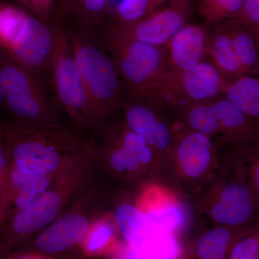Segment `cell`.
Returning <instances> with one entry per match:
<instances>
[{"mask_svg": "<svg viewBox=\"0 0 259 259\" xmlns=\"http://www.w3.org/2000/svg\"><path fill=\"white\" fill-rule=\"evenodd\" d=\"M120 107L126 126L143 136L151 148L163 151L170 146L171 131L158 112L161 107L148 99L127 94H124Z\"/></svg>", "mask_w": 259, "mask_h": 259, "instance_id": "obj_10", "label": "cell"}, {"mask_svg": "<svg viewBox=\"0 0 259 259\" xmlns=\"http://www.w3.org/2000/svg\"><path fill=\"white\" fill-rule=\"evenodd\" d=\"M101 40L117 65L124 94L146 97L167 71L164 47L131 40Z\"/></svg>", "mask_w": 259, "mask_h": 259, "instance_id": "obj_7", "label": "cell"}, {"mask_svg": "<svg viewBox=\"0 0 259 259\" xmlns=\"http://www.w3.org/2000/svg\"><path fill=\"white\" fill-rule=\"evenodd\" d=\"M147 217L151 230L171 233L178 229L183 221L180 209L175 207L151 211L147 214Z\"/></svg>", "mask_w": 259, "mask_h": 259, "instance_id": "obj_29", "label": "cell"}, {"mask_svg": "<svg viewBox=\"0 0 259 259\" xmlns=\"http://www.w3.org/2000/svg\"><path fill=\"white\" fill-rule=\"evenodd\" d=\"M114 238L113 229L107 223H102L94 227L83 238V247L90 255L103 253L111 244Z\"/></svg>", "mask_w": 259, "mask_h": 259, "instance_id": "obj_28", "label": "cell"}, {"mask_svg": "<svg viewBox=\"0 0 259 259\" xmlns=\"http://www.w3.org/2000/svg\"><path fill=\"white\" fill-rule=\"evenodd\" d=\"M0 107L20 125L55 122L45 88L27 70L0 51Z\"/></svg>", "mask_w": 259, "mask_h": 259, "instance_id": "obj_6", "label": "cell"}, {"mask_svg": "<svg viewBox=\"0 0 259 259\" xmlns=\"http://www.w3.org/2000/svg\"><path fill=\"white\" fill-rule=\"evenodd\" d=\"M76 64L97 120L120 106L124 86L113 58L93 30L71 29Z\"/></svg>", "mask_w": 259, "mask_h": 259, "instance_id": "obj_2", "label": "cell"}, {"mask_svg": "<svg viewBox=\"0 0 259 259\" xmlns=\"http://www.w3.org/2000/svg\"><path fill=\"white\" fill-rule=\"evenodd\" d=\"M5 146L11 166L30 175H54L64 160L66 150L81 146V141L56 123L11 126L4 131Z\"/></svg>", "mask_w": 259, "mask_h": 259, "instance_id": "obj_3", "label": "cell"}, {"mask_svg": "<svg viewBox=\"0 0 259 259\" xmlns=\"http://www.w3.org/2000/svg\"><path fill=\"white\" fill-rule=\"evenodd\" d=\"M54 35L52 25L17 4L0 3V51L46 88Z\"/></svg>", "mask_w": 259, "mask_h": 259, "instance_id": "obj_1", "label": "cell"}, {"mask_svg": "<svg viewBox=\"0 0 259 259\" xmlns=\"http://www.w3.org/2000/svg\"><path fill=\"white\" fill-rule=\"evenodd\" d=\"M13 259H47L45 257L41 256V255L35 254H25L20 255V256L16 257Z\"/></svg>", "mask_w": 259, "mask_h": 259, "instance_id": "obj_35", "label": "cell"}, {"mask_svg": "<svg viewBox=\"0 0 259 259\" xmlns=\"http://www.w3.org/2000/svg\"><path fill=\"white\" fill-rule=\"evenodd\" d=\"M57 0H31L30 13L51 25L55 17Z\"/></svg>", "mask_w": 259, "mask_h": 259, "instance_id": "obj_33", "label": "cell"}, {"mask_svg": "<svg viewBox=\"0 0 259 259\" xmlns=\"http://www.w3.org/2000/svg\"><path fill=\"white\" fill-rule=\"evenodd\" d=\"M54 42L49 66V82L54 98L76 123L90 126L98 122L75 60L71 29L58 19L52 24Z\"/></svg>", "mask_w": 259, "mask_h": 259, "instance_id": "obj_4", "label": "cell"}, {"mask_svg": "<svg viewBox=\"0 0 259 259\" xmlns=\"http://www.w3.org/2000/svg\"><path fill=\"white\" fill-rule=\"evenodd\" d=\"M4 249V245H3V243H0V259L3 258V250Z\"/></svg>", "mask_w": 259, "mask_h": 259, "instance_id": "obj_36", "label": "cell"}, {"mask_svg": "<svg viewBox=\"0 0 259 259\" xmlns=\"http://www.w3.org/2000/svg\"><path fill=\"white\" fill-rule=\"evenodd\" d=\"M222 97L259 122V76L244 74L227 80Z\"/></svg>", "mask_w": 259, "mask_h": 259, "instance_id": "obj_20", "label": "cell"}, {"mask_svg": "<svg viewBox=\"0 0 259 259\" xmlns=\"http://www.w3.org/2000/svg\"><path fill=\"white\" fill-rule=\"evenodd\" d=\"M212 141L207 135L194 129L183 135L178 141L177 154L186 175L192 178L202 176L212 159Z\"/></svg>", "mask_w": 259, "mask_h": 259, "instance_id": "obj_16", "label": "cell"}, {"mask_svg": "<svg viewBox=\"0 0 259 259\" xmlns=\"http://www.w3.org/2000/svg\"><path fill=\"white\" fill-rule=\"evenodd\" d=\"M246 146L250 150L252 154L255 156V158L250 159L251 163L247 173L248 182L245 184L249 187L259 203V141Z\"/></svg>", "mask_w": 259, "mask_h": 259, "instance_id": "obj_31", "label": "cell"}, {"mask_svg": "<svg viewBox=\"0 0 259 259\" xmlns=\"http://www.w3.org/2000/svg\"><path fill=\"white\" fill-rule=\"evenodd\" d=\"M234 20L259 32V0H248L244 8Z\"/></svg>", "mask_w": 259, "mask_h": 259, "instance_id": "obj_32", "label": "cell"}, {"mask_svg": "<svg viewBox=\"0 0 259 259\" xmlns=\"http://www.w3.org/2000/svg\"><path fill=\"white\" fill-rule=\"evenodd\" d=\"M248 0H199L197 10L207 24L221 23L234 19Z\"/></svg>", "mask_w": 259, "mask_h": 259, "instance_id": "obj_25", "label": "cell"}, {"mask_svg": "<svg viewBox=\"0 0 259 259\" xmlns=\"http://www.w3.org/2000/svg\"><path fill=\"white\" fill-rule=\"evenodd\" d=\"M194 11L193 0H175L163 9L134 23L105 27L101 38L164 47L181 28L189 23Z\"/></svg>", "mask_w": 259, "mask_h": 259, "instance_id": "obj_8", "label": "cell"}, {"mask_svg": "<svg viewBox=\"0 0 259 259\" xmlns=\"http://www.w3.org/2000/svg\"><path fill=\"white\" fill-rule=\"evenodd\" d=\"M258 47H259V32H258Z\"/></svg>", "mask_w": 259, "mask_h": 259, "instance_id": "obj_37", "label": "cell"}, {"mask_svg": "<svg viewBox=\"0 0 259 259\" xmlns=\"http://www.w3.org/2000/svg\"><path fill=\"white\" fill-rule=\"evenodd\" d=\"M4 139V131L0 134V226L3 224L10 204V165Z\"/></svg>", "mask_w": 259, "mask_h": 259, "instance_id": "obj_27", "label": "cell"}, {"mask_svg": "<svg viewBox=\"0 0 259 259\" xmlns=\"http://www.w3.org/2000/svg\"><path fill=\"white\" fill-rule=\"evenodd\" d=\"M3 131H0V134H3Z\"/></svg>", "mask_w": 259, "mask_h": 259, "instance_id": "obj_38", "label": "cell"}, {"mask_svg": "<svg viewBox=\"0 0 259 259\" xmlns=\"http://www.w3.org/2000/svg\"><path fill=\"white\" fill-rule=\"evenodd\" d=\"M89 230L88 219L82 214H66L42 231L35 245L44 253H61L82 241Z\"/></svg>", "mask_w": 259, "mask_h": 259, "instance_id": "obj_14", "label": "cell"}, {"mask_svg": "<svg viewBox=\"0 0 259 259\" xmlns=\"http://www.w3.org/2000/svg\"><path fill=\"white\" fill-rule=\"evenodd\" d=\"M225 23L245 74L259 76L258 32L234 19Z\"/></svg>", "mask_w": 259, "mask_h": 259, "instance_id": "obj_19", "label": "cell"}, {"mask_svg": "<svg viewBox=\"0 0 259 259\" xmlns=\"http://www.w3.org/2000/svg\"><path fill=\"white\" fill-rule=\"evenodd\" d=\"M110 0H57L54 18L95 31L107 23Z\"/></svg>", "mask_w": 259, "mask_h": 259, "instance_id": "obj_15", "label": "cell"}, {"mask_svg": "<svg viewBox=\"0 0 259 259\" xmlns=\"http://www.w3.org/2000/svg\"><path fill=\"white\" fill-rule=\"evenodd\" d=\"M51 177L22 173L10 165V200L16 194H25L38 197L49 190Z\"/></svg>", "mask_w": 259, "mask_h": 259, "instance_id": "obj_26", "label": "cell"}, {"mask_svg": "<svg viewBox=\"0 0 259 259\" xmlns=\"http://www.w3.org/2000/svg\"><path fill=\"white\" fill-rule=\"evenodd\" d=\"M258 205V200L244 181H236L224 187L210 214L221 224L243 226L253 219Z\"/></svg>", "mask_w": 259, "mask_h": 259, "instance_id": "obj_13", "label": "cell"}, {"mask_svg": "<svg viewBox=\"0 0 259 259\" xmlns=\"http://www.w3.org/2000/svg\"><path fill=\"white\" fill-rule=\"evenodd\" d=\"M138 249L145 259H178L180 255V247L172 233L153 230Z\"/></svg>", "mask_w": 259, "mask_h": 259, "instance_id": "obj_24", "label": "cell"}, {"mask_svg": "<svg viewBox=\"0 0 259 259\" xmlns=\"http://www.w3.org/2000/svg\"><path fill=\"white\" fill-rule=\"evenodd\" d=\"M227 80L209 60L182 71L167 70L144 98L182 112L222 96Z\"/></svg>", "mask_w": 259, "mask_h": 259, "instance_id": "obj_5", "label": "cell"}, {"mask_svg": "<svg viewBox=\"0 0 259 259\" xmlns=\"http://www.w3.org/2000/svg\"><path fill=\"white\" fill-rule=\"evenodd\" d=\"M175 0H120L115 9L110 10L107 26L134 23L140 19L163 9Z\"/></svg>", "mask_w": 259, "mask_h": 259, "instance_id": "obj_22", "label": "cell"}, {"mask_svg": "<svg viewBox=\"0 0 259 259\" xmlns=\"http://www.w3.org/2000/svg\"><path fill=\"white\" fill-rule=\"evenodd\" d=\"M228 259H259V226L235 241Z\"/></svg>", "mask_w": 259, "mask_h": 259, "instance_id": "obj_30", "label": "cell"}, {"mask_svg": "<svg viewBox=\"0 0 259 259\" xmlns=\"http://www.w3.org/2000/svg\"><path fill=\"white\" fill-rule=\"evenodd\" d=\"M235 241L229 230L214 228L199 237L196 243V253L199 259H227V253Z\"/></svg>", "mask_w": 259, "mask_h": 259, "instance_id": "obj_23", "label": "cell"}, {"mask_svg": "<svg viewBox=\"0 0 259 259\" xmlns=\"http://www.w3.org/2000/svg\"><path fill=\"white\" fill-rule=\"evenodd\" d=\"M208 26L187 23L164 47L167 70L192 69L207 60Z\"/></svg>", "mask_w": 259, "mask_h": 259, "instance_id": "obj_12", "label": "cell"}, {"mask_svg": "<svg viewBox=\"0 0 259 259\" xmlns=\"http://www.w3.org/2000/svg\"><path fill=\"white\" fill-rule=\"evenodd\" d=\"M152 149L143 136L126 126L110 156V165L116 171H134L141 163L151 162Z\"/></svg>", "mask_w": 259, "mask_h": 259, "instance_id": "obj_18", "label": "cell"}, {"mask_svg": "<svg viewBox=\"0 0 259 259\" xmlns=\"http://www.w3.org/2000/svg\"><path fill=\"white\" fill-rule=\"evenodd\" d=\"M115 219L117 228L127 245L141 248L151 231L147 214L135 206L125 204L116 209Z\"/></svg>", "mask_w": 259, "mask_h": 259, "instance_id": "obj_21", "label": "cell"}, {"mask_svg": "<svg viewBox=\"0 0 259 259\" xmlns=\"http://www.w3.org/2000/svg\"><path fill=\"white\" fill-rule=\"evenodd\" d=\"M207 59L226 80L245 74L225 21L213 24L209 28Z\"/></svg>", "mask_w": 259, "mask_h": 259, "instance_id": "obj_17", "label": "cell"}, {"mask_svg": "<svg viewBox=\"0 0 259 259\" xmlns=\"http://www.w3.org/2000/svg\"><path fill=\"white\" fill-rule=\"evenodd\" d=\"M15 3L24 9L28 10L30 13L31 8V0H14Z\"/></svg>", "mask_w": 259, "mask_h": 259, "instance_id": "obj_34", "label": "cell"}, {"mask_svg": "<svg viewBox=\"0 0 259 259\" xmlns=\"http://www.w3.org/2000/svg\"><path fill=\"white\" fill-rule=\"evenodd\" d=\"M190 128L212 136L223 134L242 146L259 141V122L222 96L183 111Z\"/></svg>", "mask_w": 259, "mask_h": 259, "instance_id": "obj_9", "label": "cell"}, {"mask_svg": "<svg viewBox=\"0 0 259 259\" xmlns=\"http://www.w3.org/2000/svg\"><path fill=\"white\" fill-rule=\"evenodd\" d=\"M62 204L60 193L47 190L28 205L18 209L7 229L4 245L14 243L46 228L59 215Z\"/></svg>", "mask_w": 259, "mask_h": 259, "instance_id": "obj_11", "label": "cell"}]
</instances>
